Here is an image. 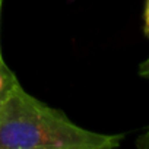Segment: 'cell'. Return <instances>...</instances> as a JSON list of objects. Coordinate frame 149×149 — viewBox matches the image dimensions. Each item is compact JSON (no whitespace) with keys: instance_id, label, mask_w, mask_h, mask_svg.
<instances>
[{"instance_id":"6","label":"cell","mask_w":149,"mask_h":149,"mask_svg":"<svg viewBox=\"0 0 149 149\" xmlns=\"http://www.w3.org/2000/svg\"><path fill=\"white\" fill-rule=\"evenodd\" d=\"M0 63H5V60H3V57H2V50H0Z\"/></svg>"},{"instance_id":"1","label":"cell","mask_w":149,"mask_h":149,"mask_svg":"<svg viewBox=\"0 0 149 149\" xmlns=\"http://www.w3.org/2000/svg\"><path fill=\"white\" fill-rule=\"evenodd\" d=\"M123 137L78 126L28 94L18 79L0 98V149H114Z\"/></svg>"},{"instance_id":"5","label":"cell","mask_w":149,"mask_h":149,"mask_svg":"<svg viewBox=\"0 0 149 149\" xmlns=\"http://www.w3.org/2000/svg\"><path fill=\"white\" fill-rule=\"evenodd\" d=\"M145 34L149 37V0H148L146 9H145Z\"/></svg>"},{"instance_id":"2","label":"cell","mask_w":149,"mask_h":149,"mask_svg":"<svg viewBox=\"0 0 149 149\" xmlns=\"http://www.w3.org/2000/svg\"><path fill=\"white\" fill-rule=\"evenodd\" d=\"M16 79L15 73L8 67L6 63H0V98L6 92V89L9 88V85Z\"/></svg>"},{"instance_id":"3","label":"cell","mask_w":149,"mask_h":149,"mask_svg":"<svg viewBox=\"0 0 149 149\" xmlns=\"http://www.w3.org/2000/svg\"><path fill=\"white\" fill-rule=\"evenodd\" d=\"M136 146L140 149H149V126L146 127V130L136 139Z\"/></svg>"},{"instance_id":"4","label":"cell","mask_w":149,"mask_h":149,"mask_svg":"<svg viewBox=\"0 0 149 149\" xmlns=\"http://www.w3.org/2000/svg\"><path fill=\"white\" fill-rule=\"evenodd\" d=\"M139 74H140L142 78H145V79L149 81V57L145 61L140 63V66H139Z\"/></svg>"}]
</instances>
